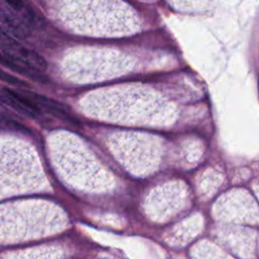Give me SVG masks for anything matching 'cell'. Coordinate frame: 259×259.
Instances as JSON below:
<instances>
[{
	"instance_id": "1",
	"label": "cell",
	"mask_w": 259,
	"mask_h": 259,
	"mask_svg": "<svg viewBox=\"0 0 259 259\" xmlns=\"http://www.w3.org/2000/svg\"><path fill=\"white\" fill-rule=\"evenodd\" d=\"M0 52L12 61L36 72L47 69V63L37 53L27 49L0 27Z\"/></svg>"
},
{
	"instance_id": "2",
	"label": "cell",
	"mask_w": 259,
	"mask_h": 259,
	"mask_svg": "<svg viewBox=\"0 0 259 259\" xmlns=\"http://www.w3.org/2000/svg\"><path fill=\"white\" fill-rule=\"evenodd\" d=\"M22 97H24L26 100L31 102L33 105H35L37 108H42L49 113L62 118L67 121H75L74 116L71 113V110L68 106L65 104L58 102L57 100L51 99L47 96L29 92L27 90H19L17 91Z\"/></svg>"
},
{
	"instance_id": "3",
	"label": "cell",
	"mask_w": 259,
	"mask_h": 259,
	"mask_svg": "<svg viewBox=\"0 0 259 259\" xmlns=\"http://www.w3.org/2000/svg\"><path fill=\"white\" fill-rule=\"evenodd\" d=\"M0 102L6 104L16 112L33 118L39 112V109L31 102L22 97L17 91L0 87Z\"/></svg>"
},
{
	"instance_id": "4",
	"label": "cell",
	"mask_w": 259,
	"mask_h": 259,
	"mask_svg": "<svg viewBox=\"0 0 259 259\" xmlns=\"http://www.w3.org/2000/svg\"><path fill=\"white\" fill-rule=\"evenodd\" d=\"M0 20L18 36H25L28 33L27 28L22 23V21L13 14L11 15L10 13L6 12L5 10L0 11Z\"/></svg>"
},
{
	"instance_id": "5",
	"label": "cell",
	"mask_w": 259,
	"mask_h": 259,
	"mask_svg": "<svg viewBox=\"0 0 259 259\" xmlns=\"http://www.w3.org/2000/svg\"><path fill=\"white\" fill-rule=\"evenodd\" d=\"M0 63L3 64L4 66H6L7 68H9L10 70L14 71V72H18L22 75H25L29 78H33V79H42V77L40 76L39 73H37L36 71L29 69L21 64H18L14 61H12L11 59H9L8 57H6L4 54H2L0 52Z\"/></svg>"
},
{
	"instance_id": "6",
	"label": "cell",
	"mask_w": 259,
	"mask_h": 259,
	"mask_svg": "<svg viewBox=\"0 0 259 259\" xmlns=\"http://www.w3.org/2000/svg\"><path fill=\"white\" fill-rule=\"evenodd\" d=\"M0 80L4 81L10 85L16 86V87H28L29 86L25 81H22L19 78L15 77L9 73H6L1 69H0Z\"/></svg>"
},
{
	"instance_id": "7",
	"label": "cell",
	"mask_w": 259,
	"mask_h": 259,
	"mask_svg": "<svg viewBox=\"0 0 259 259\" xmlns=\"http://www.w3.org/2000/svg\"><path fill=\"white\" fill-rule=\"evenodd\" d=\"M13 9L20 10L23 8V1L22 0H5Z\"/></svg>"
},
{
	"instance_id": "8",
	"label": "cell",
	"mask_w": 259,
	"mask_h": 259,
	"mask_svg": "<svg viewBox=\"0 0 259 259\" xmlns=\"http://www.w3.org/2000/svg\"><path fill=\"white\" fill-rule=\"evenodd\" d=\"M4 111H5V109H3V107H2V106H1V104H0V115H2V116H3Z\"/></svg>"
}]
</instances>
